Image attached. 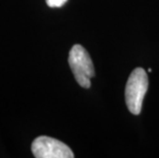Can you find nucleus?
I'll return each mask as SVG.
<instances>
[{"instance_id": "nucleus-1", "label": "nucleus", "mask_w": 159, "mask_h": 158, "mask_svg": "<svg viewBox=\"0 0 159 158\" xmlns=\"http://www.w3.org/2000/svg\"><path fill=\"white\" fill-rule=\"evenodd\" d=\"M148 76L144 69H134L128 77L125 86V102L134 115H139L143 107L144 97L148 89Z\"/></svg>"}, {"instance_id": "nucleus-2", "label": "nucleus", "mask_w": 159, "mask_h": 158, "mask_svg": "<svg viewBox=\"0 0 159 158\" xmlns=\"http://www.w3.org/2000/svg\"><path fill=\"white\" fill-rule=\"evenodd\" d=\"M68 62L76 81L80 86L89 88L90 79L94 76V68L87 50L79 44L74 45L69 52Z\"/></svg>"}, {"instance_id": "nucleus-3", "label": "nucleus", "mask_w": 159, "mask_h": 158, "mask_svg": "<svg viewBox=\"0 0 159 158\" xmlns=\"http://www.w3.org/2000/svg\"><path fill=\"white\" fill-rule=\"evenodd\" d=\"M32 153L36 158H72L74 154L69 146L46 136H40L33 141Z\"/></svg>"}, {"instance_id": "nucleus-4", "label": "nucleus", "mask_w": 159, "mask_h": 158, "mask_svg": "<svg viewBox=\"0 0 159 158\" xmlns=\"http://www.w3.org/2000/svg\"><path fill=\"white\" fill-rule=\"evenodd\" d=\"M68 0H46V4L49 7H61L64 4H66Z\"/></svg>"}]
</instances>
